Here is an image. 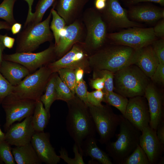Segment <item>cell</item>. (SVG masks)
I'll return each mask as SVG.
<instances>
[{
	"mask_svg": "<svg viewBox=\"0 0 164 164\" xmlns=\"http://www.w3.org/2000/svg\"><path fill=\"white\" fill-rule=\"evenodd\" d=\"M66 102L68 108L66 129L81 154V146L84 141L95 137V125L88 106L76 94Z\"/></svg>",
	"mask_w": 164,
	"mask_h": 164,
	"instance_id": "1",
	"label": "cell"
},
{
	"mask_svg": "<svg viewBox=\"0 0 164 164\" xmlns=\"http://www.w3.org/2000/svg\"><path fill=\"white\" fill-rule=\"evenodd\" d=\"M138 50L117 44L105 45L89 58L90 67L94 70H107L114 73L135 64Z\"/></svg>",
	"mask_w": 164,
	"mask_h": 164,
	"instance_id": "2",
	"label": "cell"
},
{
	"mask_svg": "<svg viewBox=\"0 0 164 164\" xmlns=\"http://www.w3.org/2000/svg\"><path fill=\"white\" fill-rule=\"evenodd\" d=\"M150 78L135 64L114 73V90L127 98L144 96Z\"/></svg>",
	"mask_w": 164,
	"mask_h": 164,
	"instance_id": "3",
	"label": "cell"
},
{
	"mask_svg": "<svg viewBox=\"0 0 164 164\" xmlns=\"http://www.w3.org/2000/svg\"><path fill=\"white\" fill-rule=\"evenodd\" d=\"M119 132L114 142L106 145V150L114 163L122 164L139 145L141 132L124 117L119 125Z\"/></svg>",
	"mask_w": 164,
	"mask_h": 164,
	"instance_id": "4",
	"label": "cell"
},
{
	"mask_svg": "<svg viewBox=\"0 0 164 164\" xmlns=\"http://www.w3.org/2000/svg\"><path fill=\"white\" fill-rule=\"evenodd\" d=\"M81 19L86 31L82 43L90 55L106 45L107 29L100 11L94 7L88 8L84 11Z\"/></svg>",
	"mask_w": 164,
	"mask_h": 164,
	"instance_id": "5",
	"label": "cell"
},
{
	"mask_svg": "<svg viewBox=\"0 0 164 164\" xmlns=\"http://www.w3.org/2000/svg\"><path fill=\"white\" fill-rule=\"evenodd\" d=\"M51 17L50 12L44 21L36 24H28L24 26L17 36L15 53L32 52L41 44L51 42L54 38L50 28Z\"/></svg>",
	"mask_w": 164,
	"mask_h": 164,
	"instance_id": "6",
	"label": "cell"
},
{
	"mask_svg": "<svg viewBox=\"0 0 164 164\" xmlns=\"http://www.w3.org/2000/svg\"><path fill=\"white\" fill-rule=\"evenodd\" d=\"M52 73L47 65L41 67L14 86L12 92L9 95L18 99L36 101L39 100Z\"/></svg>",
	"mask_w": 164,
	"mask_h": 164,
	"instance_id": "7",
	"label": "cell"
},
{
	"mask_svg": "<svg viewBox=\"0 0 164 164\" xmlns=\"http://www.w3.org/2000/svg\"><path fill=\"white\" fill-rule=\"evenodd\" d=\"M88 107L99 136V141L106 144L114 136L123 116L115 114L108 105Z\"/></svg>",
	"mask_w": 164,
	"mask_h": 164,
	"instance_id": "8",
	"label": "cell"
},
{
	"mask_svg": "<svg viewBox=\"0 0 164 164\" xmlns=\"http://www.w3.org/2000/svg\"><path fill=\"white\" fill-rule=\"evenodd\" d=\"M153 28L133 27L107 34L108 39L114 43L139 49L152 44L156 39Z\"/></svg>",
	"mask_w": 164,
	"mask_h": 164,
	"instance_id": "9",
	"label": "cell"
},
{
	"mask_svg": "<svg viewBox=\"0 0 164 164\" xmlns=\"http://www.w3.org/2000/svg\"><path fill=\"white\" fill-rule=\"evenodd\" d=\"M3 60L19 63L27 68L30 73L57 59L55 52V44L51 43L46 49L40 52L15 53L4 54Z\"/></svg>",
	"mask_w": 164,
	"mask_h": 164,
	"instance_id": "10",
	"label": "cell"
},
{
	"mask_svg": "<svg viewBox=\"0 0 164 164\" xmlns=\"http://www.w3.org/2000/svg\"><path fill=\"white\" fill-rule=\"evenodd\" d=\"M89 56L82 43H77L62 57L47 66L53 73L62 68L75 70L80 68L84 70L85 73H89L92 71L89 63Z\"/></svg>",
	"mask_w": 164,
	"mask_h": 164,
	"instance_id": "11",
	"label": "cell"
},
{
	"mask_svg": "<svg viewBox=\"0 0 164 164\" xmlns=\"http://www.w3.org/2000/svg\"><path fill=\"white\" fill-rule=\"evenodd\" d=\"M36 102L32 100L15 98L9 95L6 96L1 103L6 114L4 125L5 132L15 122L32 116Z\"/></svg>",
	"mask_w": 164,
	"mask_h": 164,
	"instance_id": "12",
	"label": "cell"
},
{
	"mask_svg": "<svg viewBox=\"0 0 164 164\" xmlns=\"http://www.w3.org/2000/svg\"><path fill=\"white\" fill-rule=\"evenodd\" d=\"M100 11L108 31L118 28L143 26L129 19L127 10L122 8L118 0H107L104 9Z\"/></svg>",
	"mask_w": 164,
	"mask_h": 164,
	"instance_id": "13",
	"label": "cell"
},
{
	"mask_svg": "<svg viewBox=\"0 0 164 164\" xmlns=\"http://www.w3.org/2000/svg\"><path fill=\"white\" fill-rule=\"evenodd\" d=\"M86 36L85 29L81 17L66 25L61 30L58 44L55 45V52L58 59L69 51L77 43H83Z\"/></svg>",
	"mask_w": 164,
	"mask_h": 164,
	"instance_id": "14",
	"label": "cell"
},
{
	"mask_svg": "<svg viewBox=\"0 0 164 164\" xmlns=\"http://www.w3.org/2000/svg\"><path fill=\"white\" fill-rule=\"evenodd\" d=\"M123 117L141 132L149 126L150 114L144 96L129 98Z\"/></svg>",
	"mask_w": 164,
	"mask_h": 164,
	"instance_id": "15",
	"label": "cell"
},
{
	"mask_svg": "<svg viewBox=\"0 0 164 164\" xmlns=\"http://www.w3.org/2000/svg\"><path fill=\"white\" fill-rule=\"evenodd\" d=\"M32 116L25 118L22 122L12 124L6 132L4 140L11 145L15 146L31 142L35 132L32 125Z\"/></svg>",
	"mask_w": 164,
	"mask_h": 164,
	"instance_id": "16",
	"label": "cell"
},
{
	"mask_svg": "<svg viewBox=\"0 0 164 164\" xmlns=\"http://www.w3.org/2000/svg\"><path fill=\"white\" fill-rule=\"evenodd\" d=\"M139 145L147 155L150 164H158L164 151V145L158 139L156 131L149 126L141 132Z\"/></svg>",
	"mask_w": 164,
	"mask_h": 164,
	"instance_id": "17",
	"label": "cell"
},
{
	"mask_svg": "<svg viewBox=\"0 0 164 164\" xmlns=\"http://www.w3.org/2000/svg\"><path fill=\"white\" fill-rule=\"evenodd\" d=\"M144 97L147 100L150 116L149 126L156 130L159 125L164 120L163 97L153 83L147 86Z\"/></svg>",
	"mask_w": 164,
	"mask_h": 164,
	"instance_id": "18",
	"label": "cell"
},
{
	"mask_svg": "<svg viewBox=\"0 0 164 164\" xmlns=\"http://www.w3.org/2000/svg\"><path fill=\"white\" fill-rule=\"evenodd\" d=\"M49 133L35 132L31 143L39 159L47 164H57L60 158L58 155L50 141Z\"/></svg>",
	"mask_w": 164,
	"mask_h": 164,
	"instance_id": "19",
	"label": "cell"
},
{
	"mask_svg": "<svg viewBox=\"0 0 164 164\" xmlns=\"http://www.w3.org/2000/svg\"><path fill=\"white\" fill-rule=\"evenodd\" d=\"M89 0H58L53 7L69 25L81 17L84 9Z\"/></svg>",
	"mask_w": 164,
	"mask_h": 164,
	"instance_id": "20",
	"label": "cell"
},
{
	"mask_svg": "<svg viewBox=\"0 0 164 164\" xmlns=\"http://www.w3.org/2000/svg\"><path fill=\"white\" fill-rule=\"evenodd\" d=\"M159 63L151 44L138 50L137 58L135 64L150 78Z\"/></svg>",
	"mask_w": 164,
	"mask_h": 164,
	"instance_id": "21",
	"label": "cell"
},
{
	"mask_svg": "<svg viewBox=\"0 0 164 164\" xmlns=\"http://www.w3.org/2000/svg\"><path fill=\"white\" fill-rule=\"evenodd\" d=\"M0 72L13 86L30 73L27 68L21 64L4 60L0 65Z\"/></svg>",
	"mask_w": 164,
	"mask_h": 164,
	"instance_id": "22",
	"label": "cell"
},
{
	"mask_svg": "<svg viewBox=\"0 0 164 164\" xmlns=\"http://www.w3.org/2000/svg\"><path fill=\"white\" fill-rule=\"evenodd\" d=\"M133 20L148 23H153L164 18V9L150 6L133 7L128 12Z\"/></svg>",
	"mask_w": 164,
	"mask_h": 164,
	"instance_id": "23",
	"label": "cell"
},
{
	"mask_svg": "<svg viewBox=\"0 0 164 164\" xmlns=\"http://www.w3.org/2000/svg\"><path fill=\"white\" fill-rule=\"evenodd\" d=\"M81 149L83 156H90L101 164H113L108 154L98 146L95 137L85 140L82 143Z\"/></svg>",
	"mask_w": 164,
	"mask_h": 164,
	"instance_id": "24",
	"label": "cell"
},
{
	"mask_svg": "<svg viewBox=\"0 0 164 164\" xmlns=\"http://www.w3.org/2000/svg\"><path fill=\"white\" fill-rule=\"evenodd\" d=\"M12 152L17 164H41L31 142L26 145L12 148Z\"/></svg>",
	"mask_w": 164,
	"mask_h": 164,
	"instance_id": "25",
	"label": "cell"
},
{
	"mask_svg": "<svg viewBox=\"0 0 164 164\" xmlns=\"http://www.w3.org/2000/svg\"><path fill=\"white\" fill-rule=\"evenodd\" d=\"M50 119L42 102L40 100L36 101L32 120V125L35 131L43 132Z\"/></svg>",
	"mask_w": 164,
	"mask_h": 164,
	"instance_id": "26",
	"label": "cell"
},
{
	"mask_svg": "<svg viewBox=\"0 0 164 164\" xmlns=\"http://www.w3.org/2000/svg\"><path fill=\"white\" fill-rule=\"evenodd\" d=\"M56 73H53L51 74L46 86L45 93L41 96L40 99L44 105L50 118V109L51 106L53 103L56 100Z\"/></svg>",
	"mask_w": 164,
	"mask_h": 164,
	"instance_id": "27",
	"label": "cell"
},
{
	"mask_svg": "<svg viewBox=\"0 0 164 164\" xmlns=\"http://www.w3.org/2000/svg\"><path fill=\"white\" fill-rule=\"evenodd\" d=\"M128 99L114 91L104 93L103 101L119 110L123 116L125 114Z\"/></svg>",
	"mask_w": 164,
	"mask_h": 164,
	"instance_id": "28",
	"label": "cell"
},
{
	"mask_svg": "<svg viewBox=\"0 0 164 164\" xmlns=\"http://www.w3.org/2000/svg\"><path fill=\"white\" fill-rule=\"evenodd\" d=\"M52 19L50 23V28L52 31L55 39V45H58L60 39V32L65 27L66 24L64 20L57 12L53 7L51 9Z\"/></svg>",
	"mask_w": 164,
	"mask_h": 164,
	"instance_id": "29",
	"label": "cell"
},
{
	"mask_svg": "<svg viewBox=\"0 0 164 164\" xmlns=\"http://www.w3.org/2000/svg\"><path fill=\"white\" fill-rule=\"evenodd\" d=\"M55 1L39 0L36 6L35 12L33 13L31 20L27 25H34L41 22L46 12L54 3Z\"/></svg>",
	"mask_w": 164,
	"mask_h": 164,
	"instance_id": "30",
	"label": "cell"
},
{
	"mask_svg": "<svg viewBox=\"0 0 164 164\" xmlns=\"http://www.w3.org/2000/svg\"><path fill=\"white\" fill-rule=\"evenodd\" d=\"M16 0H3L0 4V19L12 26L17 22L13 15V8Z\"/></svg>",
	"mask_w": 164,
	"mask_h": 164,
	"instance_id": "31",
	"label": "cell"
},
{
	"mask_svg": "<svg viewBox=\"0 0 164 164\" xmlns=\"http://www.w3.org/2000/svg\"><path fill=\"white\" fill-rule=\"evenodd\" d=\"M56 100L67 102L73 98L75 95L73 94L69 88L62 80L57 72L56 75Z\"/></svg>",
	"mask_w": 164,
	"mask_h": 164,
	"instance_id": "32",
	"label": "cell"
},
{
	"mask_svg": "<svg viewBox=\"0 0 164 164\" xmlns=\"http://www.w3.org/2000/svg\"><path fill=\"white\" fill-rule=\"evenodd\" d=\"M93 78L103 77L105 79L104 86L102 90L104 93L114 91V73L107 70H93Z\"/></svg>",
	"mask_w": 164,
	"mask_h": 164,
	"instance_id": "33",
	"label": "cell"
},
{
	"mask_svg": "<svg viewBox=\"0 0 164 164\" xmlns=\"http://www.w3.org/2000/svg\"><path fill=\"white\" fill-rule=\"evenodd\" d=\"M122 164H150L148 158L138 145L134 151L124 160Z\"/></svg>",
	"mask_w": 164,
	"mask_h": 164,
	"instance_id": "34",
	"label": "cell"
},
{
	"mask_svg": "<svg viewBox=\"0 0 164 164\" xmlns=\"http://www.w3.org/2000/svg\"><path fill=\"white\" fill-rule=\"evenodd\" d=\"M62 80L69 88L75 95L76 80L74 70L68 68L59 69L56 72Z\"/></svg>",
	"mask_w": 164,
	"mask_h": 164,
	"instance_id": "35",
	"label": "cell"
},
{
	"mask_svg": "<svg viewBox=\"0 0 164 164\" xmlns=\"http://www.w3.org/2000/svg\"><path fill=\"white\" fill-rule=\"evenodd\" d=\"M73 151L75 157L71 159L68 157L67 151L65 148H61L59 151L60 159L68 164H85L83 159L82 155L80 152L78 146L76 144H74L73 147Z\"/></svg>",
	"mask_w": 164,
	"mask_h": 164,
	"instance_id": "36",
	"label": "cell"
},
{
	"mask_svg": "<svg viewBox=\"0 0 164 164\" xmlns=\"http://www.w3.org/2000/svg\"><path fill=\"white\" fill-rule=\"evenodd\" d=\"M11 145L5 140H0V160L5 164H15Z\"/></svg>",
	"mask_w": 164,
	"mask_h": 164,
	"instance_id": "37",
	"label": "cell"
},
{
	"mask_svg": "<svg viewBox=\"0 0 164 164\" xmlns=\"http://www.w3.org/2000/svg\"><path fill=\"white\" fill-rule=\"evenodd\" d=\"M104 93L102 90H95L87 93V100L88 105L100 106L102 105Z\"/></svg>",
	"mask_w": 164,
	"mask_h": 164,
	"instance_id": "38",
	"label": "cell"
},
{
	"mask_svg": "<svg viewBox=\"0 0 164 164\" xmlns=\"http://www.w3.org/2000/svg\"><path fill=\"white\" fill-rule=\"evenodd\" d=\"M13 87L0 72V104L4 99L11 93Z\"/></svg>",
	"mask_w": 164,
	"mask_h": 164,
	"instance_id": "39",
	"label": "cell"
},
{
	"mask_svg": "<svg viewBox=\"0 0 164 164\" xmlns=\"http://www.w3.org/2000/svg\"><path fill=\"white\" fill-rule=\"evenodd\" d=\"M87 87L85 81L84 79L77 82L75 87L76 95L87 106Z\"/></svg>",
	"mask_w": 164,
	"mask_h": 164,
	"instance_id": "40",
	"label": "cell"
},
{
	"mask_svg": "<svg viewBox=\"0 0 164 164\" xmlns=\"http://www.w3.org/2000/svg\"><path fill=\"white\" fill-rule=\"evenodd\" d=\"M152 46L158 59L159 63L164 64V40L161 38L155 40Z\"/></svg>",
	"mask_w": 164,
	"mask_h": 164,
	"instance_id": "41",
	"label": "cell"
},
{
	"mask_svg": "<svg viewBox=\"0 0 164 164\" xmlns=\"http://www.w3.org/2000/svg\"><path fill=\"white\" fill-rule=\"evenodd\" d=\"M150 79L155 83L164 85V64L159 63Z\"/></svg>",
	"mask_w": 164,
	"mask_h": 164,
	"instance_id": "42",
	"label": "cell"
},
{
	"mask_svg": "<svg viewBox=\"0 0 164 164\" xmlns=\"http://www.w3.org/2000/svg\"><path fill=\"white\" fill-rule=\"evenodd\" d=\"M104 78L98 77L90 79V84L92 88L96 90H103L104 86Z\"/></svg>",
	"mask_w": 164,
	"mask_h": 164,
	"instance_id": "43",
	"label": "cell"
},
{
	"mask_svg": "<svg viewBox=\"0 0 164 164\" xmlns=\"http://www.w3.org/2000/svg\"><path fill=\"white\" fill-rule=\"evenodd\" d=\"M153 29L156 37L163 38L164 36V19L160 21L153 28Z\"/></svg>",
	"mask_w": 164,
	"mask_h": 164,
	"instance_id": "44",
	"label": "cell"
},
{
	"mask_svg": "<svg viewBox=\"0 0 164 164\" xmlns=\"http://www.w3.org/2000/svg\"><path fill=\"white\" fill-rule=\"evenodd\" d=\"M156 134L160 142L164 145V120L159 125L156 129Z\"/></svg>",
	"mask_w": 164,
	"mask_h": 164,
	"instance_id": "45",
	"label": "cell"
},
{
	"mask_svg": "<svg viewBox=\"0 0 164 164\" xmlns=\"http://www.w3.org/2000/svg\"><path fill=\"white\" fill-rule=\"evenodd\" d=\"M15 41V39L14 38L8 36L7 34H5L4 35L3 38V43L5 48L9 49L12 48Z\"/></svg>",
	"mask_w": 164,
	"mask_h": 164,
	"instance_id": "46",
	"label": "cell"
},
{
	"mask_svg": "<svg viewBox=\"0 0 164 164\" xmlns=\"http://www.w3.org/2000/svg\"><path fill=\"white\" fill-rule=\"evenodd\" d=\"M27 3L28 6V15L24 26H26L30 22L33 13L32 12V6L34 0H24Z\"/></svg>",
	"mask_w": 164,
	"mask_h": 164,
	"instance_id": "47",
	"label": "cell"
},
{
	"mask_svg": "<svg viewBox=\"0 0 164 164\" xmlns=\"http://www.w3.org/2000/svg\"><path fill=\"white\" fill-rule=\"evenodd\" d=\"M154 2L162 6L164 5V0H128L127 2L129 4H135L141 2Z\"/></svg>",
	"mask_w": 164,
	"mask_h": 164,
	"instance_id": "48",
	"label": "cell"
},
{
	"mask_svg": "<svg viewBox=\"0 0 164 164\" xmlns=\"http://www.w3.org/2000/svg\"><path fill=\"white\" fill-rule=\"evenodd\" d=\"M76 83L78 82L83 79V76L85 73L84 70L81 68H78L74 70Z\"/></svg>",
	"mask_w": 164,
	"mask_h": 164,
	"instance_id": "49",
	"label": "cell"
},
{
	"mask_svg": "<svg viewBox=\"0 0 164 164\" xmlns=\"http://www.w3.org/2000/svg\"><path fill=\"white\" fill-rule=\"evenodd\" d=\"M22 24L16 22L13 24L11 27V30L13 35L19 33L21 30Z\"/></svg>",
	"mask_w": 164,
	"mask_h": 164,
	"instance_id": "50",
	"label": "cell"
},
{
	"mask_svg": "<svg viewBox=\"0 0 164 164\" xmlns=\"http://www.w3.org/2000/svg\"><path fill=\"white\" fill-rule=\"evenodd\" d=\"M106 2L99 0H95L94 2V8L99 11H101L105 8Z\"/></svg>",
	"mask_w": 164,
	"mask_h": 164,
	"instance_id": "51",
	"label": "cell"
},
{
	"mask_svg": "<svg viewBox=\"0 0 164 164\" xmlns=\"http://www.w3.org/2000/svg\"><path fill=\"white\" fill-rule=\"evenodd\" d=\"M3 36L4 35H2L0 33V65L3 60V53L4 50L5 48L3 43Z\"/></svg>",
	"mask_w": 164,
	"mask_h": 164,
	"instance_id": "52",
	"label": "cell"
},
{
	"mask_svg": "<svg viewBox=\"0 0 164 164\" xmlns=\"http://www.w3.org/2000/svg\"><path fill=\"white\" fill-rule=\"evenodd\" d=\"M11 26L5 21H0V30L5 29L8 31L11 30Z\"/></svg>",
	"mask_w": 164,
	"mask_h": 164,
	"instance_id": "53",
	"label": "cell"
},
{
	"mask_svg": "<svg viewBox=\"0 0 164 164\" xmlns=\"http://www.w3.org/2000/svg\"><path fill=\"white\" fill-rule=\"evenodd\" d=\"M5 134L2 132L0 128V140L5 139Z\"/></svg>",
	"mask_w": 164,
	"mask_h": 164,
	"instance_id": "54",
	"label": "cell"
},
{
	"mask_svg": "<svg viewBox=\"0 0 164 164\" xmlns=\"http://www.w3.org/2000/svg\"><path fill=\"white\" fill-rule=\"evenodd\" d=\"M99 0L106 2L107 0Z\"/></svg>",
	"mask_w": 164,
	"mask_h": 164,
	"instance_id": "55",
	"label": "cell"
}]
</instances>
